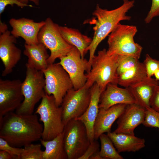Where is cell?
Instances as JSON below:
<instances>
[{"mask_svg":"<svg viewBox=\"0 0 159 159\" xmlns=\"http://www.w3.org/2000/svg\"><path fill=\"white\" fill-rule=\"evenodd\" d=\"M107 134L110 138L117 152H136L145 146V140L135 135L116 133L111 132Z\"/></svg>","mask_w":159,"mask_h":159,"instance_id":"cell-20","label":"cell"},{"mask_svg":"<svg viewBox=\"0 0 159 159\" xmlns=\"http://www.w3.org/2000/svg\"><path fill=\"white\" fill-rule=\"evenodd\" d=\"M150 104V107L159 112V84L155 88Z\"/></svg>","mask_w":159,"mask_h":159,"instance_id":"cell-34","label":"cell"},{"mask_svg":"<svg viewBox=\"0 0 159 159\" xmlns=\"http://www.w3.org/2000/svg\"><path fill=\"white\" fill-rule=\"evenodd\" d=\"M101 148L99 154L103 159H123V157L117 152L112 140L104 133L99 136Z\"/></svg>","mask_w":159,"mask_h":159,"instance_id":"cell-25","label":"cell"},{"mask_svg":"<svg viewBox=\"0 0 159 159\" xmlns=\"http://www.w3.org/2000/svg\"><path fill=\"white\" fill-rule=\"evenodd\" d=\"M127 105L119 104L107 109L100 108L94 126L95 140L101 134L111 132L112 126L125 110Z\"/></svg>","mask_w":159,"mask_h":159,"instance_id":"cell-17","label":"cell"},{"mask_svg":"<svg viewBox=\"0 0 159 159\" xmlns=\"http://www.w3.org/2000/svg\"><path fill=\"white\" fill-rule=\"evenodd\" d=\"M134 103V99L128 88H122L117 84L109 83L100 95L99 107L107 109L117 104Z\"/></svg>","mask_w":159,"mask_h":159,"instance_id":"cell-16","label":"cell"},{"mask_svg":"<svg viewBox=\"0 0 159 159\" xmlns=\"http://www.w3.org/2000/svg\"><path fill=\"white\" fill-rule=\"evenodd\" d=\"M117 73L118 76L134 67L139 62V59L128 55H118Z\"/></svg>","mask_w":159,"mask_h":159,"instance_id":"cell-26","label":"cell"},{"mask_svg":"<svg viewBox=\"0 0 159 159\" xmlns=\"http://www.w3.org/2000/svg\"><path fill=\"white\" fill-rule=\"evenodd\" d=\"M16 4L17 6L23 8L25 6L32 7V5L24 4L19 0H0V14L4 11L6 7L8 5L13 6Z\"/></svg>","mask_w":159,"mask_h":159,"instance_id":"cell-33","label":"cell"},{"mask_svg":"<svg viewBox=\"0 0 159 159\" xmlns=\"http://www.w3.org/2000/svg\"><path fill=\"white\" fill-rule=\"evenodd\" d=\"M123 4L115 9L108 10L100 8L99 4L96 5L92 14L93 17L90 20V24H93L94 34L92 42L87 48L89 51L88 60L89 72L91 69L92 61L95 52L100 43L113 31L121 21L130 20L131 17L127 15V13L134 6V0H123Z\"/></svg>","mask_w":159,"mask_h":159,"instance_id":"cell-2","label":"cell"},{"mask_svg":"<svg viewBox=\"0 0 159 159\" xmlns=\"http://www.w3.org/2000/svg\"><path fill=\"white\" fill-rule=\"evenodd\" d=\"M45 24L40 29L38 36L39 43L43 44L50 52L47 61L48 64L54 63L57 58L67 55L74 46L66 42L60 32L59 26L50 18L45 21Z\"/></svg>","mask_w":159,"mask_h":159,"instance_id":"cell-7","label":"cell"},{"mask_svg":"<svg viewBox=\"0 0 159 159\" xmlns=\"http://www.w3.org/2000/svg\"><path fill=\"white\" fill-rule=\"evenodd\" d=\"M91 99L89 105L85 113L75 119L81 120L85 125L90 143L94 140V126L98 114L100 98L102 91L95 83L90 88Z\"/></svg>","mask_w":159,"mask_h":159,"instance_id":"cell-18","label":"cell"},{"mask_svg":"<svg viewBox=\"0 0 159 159\" xmlns=\"http://www.w3.org/2000/svg\"><path fill=\"white\" fill-rule=\"evenodd\" d=\"M13 159L12 156L7 152L4 150H0V159Z\"/></svg>","mask_w":159,"mask_h":159,"instance_id":"cell-35","label":"cell"},{"mask_svg":"<svg viewBox=\"0 0 159 159\" xmlns=\"http://www.w3.org/2000/svg\"><path fill=\"white\" fill-rule=\"evenodd\" d=\"M7 30V25L4 23L2 22L1 20L0 22V34L4 33Z\"/></svg>","mask_w":159,"mask_h":159,"instance_id":"cell-36","label":"cell"},{"mask_svg":"<svg viewBox=\"0 0 159 159\" xmlns=\"http://www.w3.org/2000/svg\"><path fill=\"white\" fill-rule=\"evenodd\" d=\"M154 75L155 77V79L159 82V69L155 72Z\"/></svg>","mask_w":159,"mask_h":159,"instance_id":"cell-39","label":"cell"},{"mask_svg":"<svg viewBox=\"0 0 159 159\" xmlns=\"http://www.w3.org/2000/svg\"><path fill=\"white\" fill-rule=\"evenodd\" d=\"M22 82L19 80L0 79V116L16 110L24 97Z\"/></svg>","mask_w":159,"mask_h":159,"instance_id":"cell-12","label":"cell"},{"mask_svg":"<svg viewBox=\"0 0 159 159\" xmlns=\"http://www.w3.org/2000/svg\"><path fill=\"white\" fill-rule=\"evenodd\" d=\"M0 58L4 66L2 75L11 73L19 61L21 52L15 45L16 38L8 30L0 34Z\"/></svg>","mask_w":159,"mask_h":159,"instance_id":"cell-13","label":"cell"},{"mask_svg":"<svg viewBox=\"0 0 159 159\" xmlns=\"http://www.w3.org/2000/svg\"><path fill=\"white\" fill-rule=\"evenodd\" d=\"M24 147L20 159H43V151L41 149V144L32 143Z\"/></svg>","mask_w":159,"mask_h":159,"instance_id":"cell-27","label":"cell"},{"mask_svg":"<svg viewBox=\"0 0 159 159\" xmlns=\"http://www.w3.org/2000/svg\"><path fill=\"white\" fill-rule=\"evenodd\" d=\"M26 66V77L22 86L24 99L15 112L29 115L33 114L35 105L45 94V81L42 71Z\"/></svg>","mask_w":159,"mask_h":159,"instance_id":"cell-6","label":"cell"},{"mask_svg":"<svg viewBox=\"0 0 159 159\" xmlns=\"http://www.w3.org/2000/svg\"><path fill=\"white\" fill-rule=\"evenodd\" d=\"M24 54L28 58L26 65L39 71H43L48 65L47 59L49 55L47 48L42 43L35 44H25Z\"/></svg>","mask_w":159,"mask_h":159,"instance_id":"cell-21","label":"cell"},{"mask_svg":"<svg viewBox=\"0 0 159 159\" xmlns=\"http://www.w3.org/2000/svg\"><path fill=\"white\" fill-rule=\"evenodd\" d=\"M63 132L68 159H79L91 143L85 125L80 120L73 119L65 125Z\"/></svg>","mask_w":159,"mask_h":159,"instance_id":"cell-8","label":"cell"},{"mask_svg":"<svg viewBox=\"0 0 159 159\" xmlns=\"http://www.w3.org/2000/svg\"><path fill=\"white\" fill-rule=\"evenodd\" d=\"M145 110L146 108L135 103L127 105L118 118L117 127L113 132L135 135V128L144 121Z\"/></svg>","mask_w":159,"mask_h":159,"instance_id":"cell-14","label":"cell"},{"mask_svg":"<svg viewBox=\"0 0 159 159\" xmlns=\"http://www.w3.org/2000/svg\"><path fill=\"white\" fill-rule=\"evenodd\" d=\"M35 113L39 115L43 124L42 140H52L63 132L65 125L62 121V108L57 105L53 95L45 94Z\"/></svg>","mask_w":159,"mask_h":159,"instance_id":"cell-5","label":"cell"},{"mask_svg":"<svg viewBox=\"0 0 159 159\" xmlns=\"http://www.w3.org/2000/svg\"><path fill=\"white\" fill-rule=\"evenodd\" d=\"M137 31L135 26L118 23L109 35L107 54L128 55L139 59L143 48L134 40Z\"/></svg>","mask_w":159,"mask_h":159,"instance_id":"cell-4","label":"cell"},{"mask_svg":"<svg viewBox=\"0 0 159 159\" xmlns=\"http://www.w3.org/2000/svg\"><path fill=\"white\" fill-rule=\"evenodd\" d=\"M63 138V132L52 140H40L41 144L45 148L43 151V159H68Z\"/></svg>","mask_w":159,"mask_h":159,"instance_id":"cell-23","label":"cell"},{"mask_svg":"<svg viewBox=\"0 0 159 159\" xmlns=\"http://www.w3.org/2000/svg\"><path fill=\"white\" fill-rule=\"evenodd\" d=\"M91 99L90 88L85 85L77 90H69L64 97L61 106L64 125L70 120L82 115L87 110Z\"/></svg>","mask_w":159,"mask_h":159,"instance_id":"cell-10","label":"cell"},{"mask_svg":"<svg viewBox=\"0 0 159 159\" xmlns=\"http://www.w3.org/2000/svg\"><path fill=\"white\" fill-rule=\"evenodd\" d=\"M159 16V0H152V4L145 19L146 23H150L155 17Z\"/></svg>","mask_w":159,"mask_h":159,"instance_id":"cell-31","label":"cell"},{"mask_svg":"<svg viewBox=\"0 0 159 159\" xmlns=\"http://www.w3.org/2000/svg\"><path fill=\"white\" fill-rule=\"evenodd\" d=\"M143 63L148 77H152L155 72L159 69V60L153 59L148 54H146Z\"/></svg>","mask_w":159,"mask_h":159,"instance_id":"cell-30","label":"cell"},{"mask_svg":"<svg viewBox=\"0 0 159 159\" xmlns=\"http://www.w3.org/2000/svg\"><path fill=\"white\" fill-rule=\"evenodd\" d=\"M100 146L98 142L95 140L90 143L85 153L79 159H90L91 156L100 151Z\"/></svg>","mask_w":159,"mask_h":159,"instance_id":"cell-32","label":"cell"},{"mask_svg":"<svg viewBox=\"0 0 159 159\" xmlns=\"http://www.w3.org/2000/svg\"><path fill=\"white\" fill-rule=\"evenodd\" d=\"M21 2L26 4H27L29 1L34 3L35 5H39V0H19Z\"/></svg>","mask_w":159,"mask_h":159,"instance_id":"cell-37","label":"cell"},{"mask_svg":"<svg viewBox=\"0 0 159 159\" xmlns=\"http://www.w3.org/2000/svg\"><path fill=\"white\" fill-rule=\"evenodd\" d=\"M90 159H103L99 154V151L95 153L90 157Z\"/></svg>","mask_w":159,"mask_h":159,"instance_id":"cell-38","label":"cell"},{"mask_svg":"<svg viewBox=\"0 0 159 159\" xmlns=\"http://www.w3.org/2000/svg\"><path fill=\"white\" fill-rule=\"evenodd\" d=\"M59 59V63L69 74L73 88L77 90L83 87L87 81L85 72H88V61L82 58L80 52L75 47L67 55Z\"/></svg>","mask_w":159,"mask_h":159,"instance_id":"cell-11","label":"cell"},{"mask_svg":"<svg viewBox=\"0 0 159 159\" xmlns=\"http://www.w3.org/2000/svg\"><path fill=\"white\" fill-rule=\"evenodd\" d=\"M118 54L109 55L105 49L99 51L93 59L90 71L86 74L85 86L90 88L95 83L102 92L109 83L117 84Z\"/></svg>","mask_w":159,"mask_h":159,"instance_id":"cell-3","label":"cell"},{"mask_svg":"<svg viewBox=\"0 0 159 159\" xmlns=\"http://www.w3.org/2000/svg\"><path fill=\"white\" fill-rule=\"evenodd\" d=\"M60 33L64 39L69 44L79 50L82 58H84L86 50L91 43L92 38L82 34L78 30L66 26H60Z\"/></svg>","mask_w":159,"mask_h":159,"instance_id":"cell-22","label":"cell"},{"mask_svg":"<svg viewBox=\"0 0 159 159\" xmlns=\"http://www.w3.org/2000/svg\"><path fill=\"white\" fill-rule=\"evenodd\" d=\"M159 84V82L155 78L147 77L127 88L132 95L135 103L146 108L150 107V101L155 88Z\"/></svg>","mask_w":159,"mask_h":159,"instance_id":"cell-19","label":"cell"},{"mask_svg":"<svg viewBox=\"0 0 159 159\" xmlns=\"http://www.w3.org/2000/svg\"><path fill=\"white\" fill-rule=\"evenodd\" d=\"M42 71L45 78V93L53 95L57 105L60 106L67 92L73 88L69 74L59 62L48 64Z\"/></svg>","mask_w":159,"mask_h":159,"instance_id":"cell-9","label":"cell"},{"mask_svg":"<svg viewBox=\"0 0 159 159\" xmlns=\"http://www.w3.org/2000/svg\"><path fill=\"white\" fill-rule=\"evenodd\" d=\"M9 23L12 27L11 33L13 36L16 38L22 37L26 44H35L39 43L38 34L45 22H35L32 19L22 18L18 19L12 18Z\"/></svg>","mask_w":159,"mask_h":159,"instance_id":"cell-15","label":"cell"},{"mask_svg":"<svg viewBox=\"0 0 159 159\" xmlns=\"http://www.w3.org/2000/svg\"><path fill=\"white\" fill-rule=\"evenodd\" d=\"M147 77L143 62L140 61L133 67L118 76V85L125 87L139 82Z\"/></svg>","mask_w":159,"mask_h":159,"instance_id":"cell-24","label":"cell"},{"mask_svg":"<svg viewBox=\"0 0 159 159\" xmlns=\"http://www.w3.org/2000/svg\"><path fill=\"white\" fill-rule=\"evenodd\" d=\"M0 150L7 152L12 156L13 159H20L24 148L12 146L6 141L0 137Z\"/></svg>","mask_w":159,"mask_h":159,"instance_id":"cell-29","label":"cell"},{"mask_svg":"<svg viewBox=\"0 0 159 159\" xmlns=\"http://www.w3.org/2000/svg\"><path fill=\"white\" fill-rule=\"evenodd\" d=\"M43 129L35 113L11 112L0 117V137L13 147L21 148L40 140Z\"/></svg>","mask_w":159,"mask_h":159,"instance_id":"cell-1","label":"cell"},{"mask_svg":"<svg viewBox=\"0 0 159 159\" xmlns=\"http://www.w3.org/2000/svg\"><path fill=\"white\" fill-rule=\"evenodd\" d=\"M142 124L146 127L157 128L159 131V112L150 107L146 108Z\"/></svg>","mask_w":159,"mask_h":159,"instance_id":"cell-28","label":"cell"}]
</instances>
